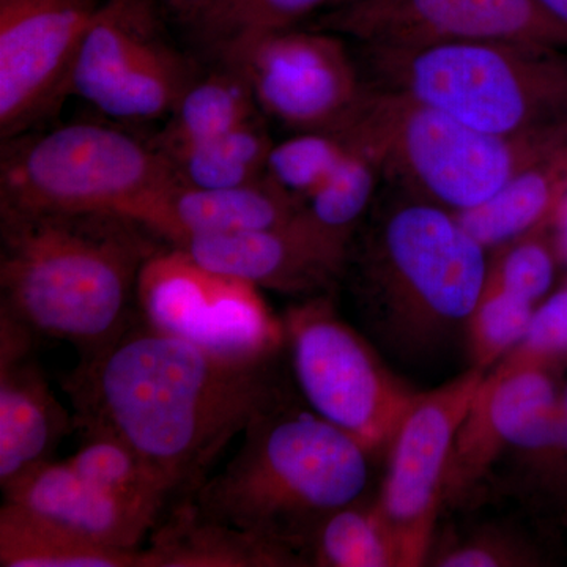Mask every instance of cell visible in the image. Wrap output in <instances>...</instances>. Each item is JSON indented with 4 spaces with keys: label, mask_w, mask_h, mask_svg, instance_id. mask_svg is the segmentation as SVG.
Instances as JSON below:
<instances>
[{
    "label": "cell",
    "mask_w": 567,
    "mask_h": 567,
    "mask_svg": "<svg viewBox=\"0 0 567 567\" xmlns=\"http://www.w3.org/2000/svg\"><path fill=\"white\" fill-rule=\"evenodd\" d=\"M137 312L153 328L216 352L254 354L284 349L281 319L259 289L207 270L166 245L142 267Z\"/></svg>",
    "instance_id": "obj_12"
},
{
    "label": "cell",
    "mask_w": 567,
    "mask_h": 567,
    "mask_svg": "<svg viewBox=\"0 0 567 567\" xmlns=\"http://www.w3.org/2000/svg\"><path fill=\"white\" fill-rule=\"evenodd\" d=\"M37 336L0 312V488L9 491L52 461L74 424L52 393L33 346Z\"/></svg>",
    "instance_id": "obj_17"
},
{
    "label": "cell",
    "mask_w": 567,
    "mask_h": 567,
    "mask_svg": "<svg viewBox=\"0 0 567 567\" xmlns=\"http://www.w3.org/2000/svg\"><path fill=\"white\" fill-rule=\"evenodd\" d=\"M398 193L350 246L347 265L372 324L383 338L412 349L470 323L491 267L486 246L456 213Z\"/></svg>",
    "instance_id": "obj_4"
},
{
    "label": "cell",
    "mask_w": 567,
    "mask_h": 567,
    "mask_svg": "<svg viewBox=\"0 0 567 567\" xmlns=\"http://www.w3.org/2000/svg\"><path fill=\"white\" fill-rule=\"evenodd\" d=\"M371 87L398 92L494 134L567 123V51L518 43L423 50L360 47Z\"/></svg>",
    "instance_id": "obj_6"
},
{
    "label": "cell",
    "mask_w": 567,
    "mask_h": 567,
    "mask_svg": "<svg viewBox=\"0 0 567 567\" xmlns=\"http://www.w3.org/2000/svg\"><path fill=\"white\" fill-rule=\"evenodd\" d=\"M303 203L262 177L233 188H199L177 177L125 216L174 246L193 237L268 229L292 221Z\"/></svg>",
    "instance_id": "obj_18"
},
{
    "label": "cell",
    "mask_w": 567,
    "mask_h": 567,
    "mask_svg": "<svg viewBox=\"0 0 567 567\" xmlns=\"http://www.w3.org/2000/svg\"><path fill=\"white\" fill-rule=\"evenodd\" d=\"M506 557L498 548L470 546L450 551L440 559L439 566L446 567H491L505 565Z\"/></svg>",
    "instance_id": "obj_33"
},
{
    "label": "cell",
    "mask_w": 567,
    "mask_h": 567,
    "mask_svg": "<svg viewBox=\"0 0 567 567\" xmlns=\"http://www.w3.org/2000/svg\"><path fill=\"white\" fill-rule=\"evenodd\" d=\"M282 350L216 352L153 328L137 312L114 341L81 357L62 386L82 435L132 446L174 503L203 486L254 417L284 401Z\"/></svg>",
    "instance_id": "obj_1"
},
{
    "label": "cell",
    "mask_w": 567,
    "mask_h": 567,
    "mask_svg": "<svg viewBox=\"0 0 567 567\" xmlns=\"http://www.w3.org/2000/svg\"><path fill=\"white\" fill-rule=\"evenodd\" d=\"M559 405L554 383L525 358L509 357L486 375L458 429L445 492L486 468L506 447L557 445Z\"/></svg>",
    "instance_id": "obj_15"
},
{
    "label": "cell",
    "mask_w": 567,
    "mask_h": 567,
    "mask_svg": "<svg viewBox=\"0 0 567 567\" xmlns=\"http://www.w3.org/2000/svg\"><path fill=\"white\" fill-rule=\"evenodd\" d=\"M148 535L144 567H276L301 558L205 516L189 496L175 499Z\"/></svg>",
    "instance_id": "obj_20"
},
{
    "label": "cell",
    "mask_w": 567,
    "mask_h": 567,
    "mask_svg": "<svg viewBox=\"0 0 567 567\" xmlns=\"http://www.w3.org/2000/svg\"><path fill=\"white\" fill-rule=\"evenodd\" d=\"M275 142L259 117L213 140L166 155L178 181L199 188H233L265 177Z\"/></svg>",
    "instance_id": "obj_25"
},
{
    "label": "cell",
    "mask_w": 567,
    "mask_h": 567,
    "mask_svg": "<svg viewBox=\"0 0 567 567\" xmlns=\"http://www.w3.org/2000/svg\"><path fill=\"white\" fill-rule=\"evenodd\" d=\"M221 59L248 82L259 111L295 133L333 128L365 91L344 37L320 29L267 33Z\"/></svg>",
    "instance_id": "obj_11"
},
{
    "label": "cell",
    "mask_w": 567,
    "mask_h": 567,
    "mask_svg": "<svg viewBox=\"0 0 567 567\" xmlns=\"http://www.w3.org/2000/svg\"><path fill=\"white\" fill-rule=\"evenodd\" d=\"M369 453L352 435L286 399L257 415L221 473L188 495L205 516L295 551L369 486Z\"/></svg>",
    "instance_id": "obj_3"
},
{
    "label": "cell",
    "mask_w": 567,
    "mask_h": 567,
    "mask_svg": "<svg viewBox=\"0 0 567 567\" xmlns=\"http://www.w3.org/2000/svg\"><path fill=\"white\" fill-rule=\"evenodd\" d=\"M518 354L558 353L567 350V289L533 312Z\"/></svg>",
    "instance_id": "obj_32"
},
{
    "label": "cell",
    "mask_w": 567,
    "mask_h": 567,
    "mask_svg": "<svg viewBox=\"0 0 567 567\" xmlns=\"http://www.w3.org/2000/svg\"><path fill=\"white\" fill-rule=\"evenodd\" d=\"M103 0H0V134L29 132L70 95L71 73Z\"/></svg>",
    "instance_id": "obj_14"
},
{
    "label": "cell",
    "mask_w": 567,
    "mask_h": 567,
    "mask_svg": "<svg viewBox=\"0 0 567 567\" xmlns=\"http://www.w3.org/2000/svg\"><path fill=\"white\" fill-rule=\"evenodd\" d=\"M281 322L295 382L311 412L371 454L390 445L415 391L338 316L330 295L290 306Z\"/></svg>",
    "instance_id": "obj_8"
},
{
    "label": "cell",
    "mask_w": 567,
    "mask_h": 567,
    "mask_svg": "<svg viewBox=\"0 0 567 567\" xmlns=\"http://www.w3.org/2000/svg\"><path fill=\"white\" fill-rule=\"evenodd\" d=\"M544 10L567 28V0H536Z\"/></svg>",
    "instance_id": "obj_35"
},
{
    "label": "cell",
    "mask_w": 567,
    "mask_h": 567,
    "mask_svg": "<svg viewBox=\"0 0 567 567\" xmlns=\"http://www.w3.org/2000/svg\"><path fill=\"white\" fill-rule=\"evenodd\" d=\"M347 0H226L194 28L219 54L245 41L297 28Z\"/></svg>",
    "instance_id": "obj_28"
},
{
    "label": "cell",
    "mask_w": 567,
    "mask_h": 567,
    "mask_svg": "<svg viewBox=\"0 0 567 567\" xmlns=\"http://www.w3.org/2000/svg\"><path fill=\"white\" fill-rule=\"evenodd\" d=\"M2 567H144V551L91 543L3 502L0 509Z\"/></svg>",
    "instance_id": "obj_22"
},
{
    "label": "cell",
    "mask_w": 567,
    "mask_h": 567,
    "mask_svg": "<svg viewBox=\"0 0 567 567\" xmlns=\"http://www.w3.org/2000/svg\"><path fill=\"white\" fill-rule=\"evenodd\" d=\"M312 28L382 50L518 43L567 51V28L536 0H347Z\"/></svg>",
    "instance_id": "obj_10"
},
{
    "label": "cell",
    "mask_w": 567,
    "mask_h": 567,
    "mask_svg": "<svg viewBox=\"0 0 567 567\" xmlns=\"http://www.w3.org/2000/svg\"><path fill=\"white\" fill-rule=\"evenodd\" d=\"M330 130L371 158L395 189L456 215L488 203L567 141V123L522 134L486 133L368 84L352 112Z\"/></svg>",
    "instance_id": "obj_5"
},
{
    "label": "cell",
    "mask_w": 567,
    "mask_h": 567,
    "mask_svg": "<svg viewBox=\"0 0 567 567\" xmlns=\"http://www.w3.org/2000/svg\"><path fill=\"white\" fill-rule=\"evenodd\" d=\"M532 317V303L487 282L483 300L468 323L476 368L486 369L522 344Z\"/></svg>",
    "instance_id": "obj_30"
},
{
    "label": "cell",
    "mask_w": 567,
    "mask_h": 567,
    "mask_svg": "<svg viewBox=\"0 0 567 567\" xmlns=\"http://www.w3.org/2000/svg\"><path fill=\"white\" fill-rule=\"evenodd\" d=\"M300 213V212H298ZM224 235L193 237L174 245L215 274L289 295L328 293L349 256L331 248L301 223Z\"/></svg>",
    "instance_id": "obj_16"
},
{
    "label": "cell",
    "mask_w": 567,
    "mask_h": 567,
    "mask_svg": "<svg viewBox=\"0 0 567 567\" xmlns=\"http://www.w3.org/2000/svg\"><path fill=\"white\" fill-rule=\"evenodd\" d=\"M505 246V252L491 268L488 284L533 305L554 282V257L546 245L528 234Z\"/></svg>",
    "instance_id": "obj_31"
},
{
    "label": "cell",
    "mask_w": 567,
    "mask_h": 567,
    "mask_svg": "<svg viewBox=\"0 0 567 567\" xmlns=\"http://www.w3.org/2000/svg\"><path fill=\"white\" fill-rule=\"evenodd\" d=\"M3 502L71 535L123 550L142 548V540L158 524V518L85 480L69 461H51L33 470L3 492Z\"/></svg>",
    "instance_id": "obj_19"
},
{
    "label": "cell",
    "mask_w": 567,
    "mask_h": 567,
    "mask_svg": "<svg viewBox=\"0 0 567 567\" xmlns=\"http://www.w3.org/2000/svg\"><path fill=\"white\" fill-rule=\"evenodd\" d=\"M557 445L567 447V388L559 404L558 442Z\"/></svg>",
    "instance_id": "obj_36"
},
{
    "label": "cell",
    "mask_w": 567,
    "mask_h": 567,
    "mask_svg": "<svg viewBox=\"0 0 567 567\" xmlns=\"http://www.w3.org/2000/svg\"><path fill=\"white\" fill-rule=\"evenodd\" d=\"M346 155L347 145L331 130L297 133L274 145L265 177L305 203L333 175Z\"/></svg>",
    "instance_id": "obj_29"
},
{
    "label": "cell",
    "mask_w": 567,
    "mask_h": 567,
    "mask_svg": "<svg viewBox=\"0 0 567 567\" xmlns=\"http://www.w3.org/2000/svg\"><path fill=\"white\" fill-rule=\"evenodd\" d=\"M164 246L121 213L0 208V312L96 352L136 319L142 267Z\"/></svg>",
    "instance_id": "obj_2"
},
{
    "label": "cell",
    "mask_w": 567,
    "mask_h": 567,
    "mask_svg": "<svg viewBox=\"0 0 567 567\" xmlns=\"http://www.w3.org/2000/svg\"><path fill=\"white\" fill-rule=\"evenodd\" d=\"M486 375L475 365L446 385L417 394L391 440L386 480L375 507L402 566L420 565L425 557L458 429Z\"/></svg>",
    "instance_id": "obj_13"
},
{
    "label": "cell",
    "mask_w": 567,
    "mask_h": 567,
    "mask_svg": "<svg viewBox=\"0 0 567 567\" xmlns=\"http://www.w3.org/2000/svg\"><path fill=\"white\" fill-rule=\"evenodd\" d=\"M158 2L194 25L223 6L226 0H158Z\"/></svg>",
    "instance_id": "obj_34"
},
{
    "label": "cell",
    "mask_w": 567,
    "mask_h": 567,
    "mask_svg": "<svg viewBox=\"0 0 567 567\" xmlns=\"http://www.w3.org/2000/svg\"><path fill=\"white\" fill-rule=\"evenodd\" d=\"M382 181V173L371 158L347 147L338 169L305 200L298 216L320 240L349 256L354 234L374 205Z\"/></svg>",
    "instance_id": "obj_24"
},
{
    "label": "cell",
    "mask_w": 567,
    "mask_h": 567,
    "mask_svg": "<svg viewBox=\"0 0 567 567\" xmlns=\"http://www.w3.org/2000/svg\"><path fill=\"white\" fill-rule=\"evenodd\" d=\"M196 81L167 40L158 0H103L71 73L70 95L118 121L171 115Z\"/></svg>",
    "instance_id": "obj_9"
},
{
    "label": "cell",
    "mask_w": 567,
    "mask_h": 567,
    "mask_svg": "<svg viewBox=\"0 0 567 567\" xmlns=\"http://www.w3.org/2000/svg\"><path fill=\"white\" fill-rule=\"evenodd\" d=\"M248 82L238 71L226 69L196 80L171 112L162 134L153 142L164 155L213 140L257 117Z\"/></svg>",
    "instance_id": "obj_23"
},
{
    "label": "cell",
    "mask_w": 567,
    "mask_h": 567,
    "mask_svg": "<svg viewBox=\"0 0 567 567\" xmlns=\"http://www.w3.org/2000/svg\"><path fill=\"white\" fill-rule=\"evenodd\" d=\"M567 197V141L518 174L505 189L458 219L487 249L524 237L546 221Z\"/></svg>",
    "instance_id": "obj_21"
},
{
    "label": "cell",
    "mask_w": 567,
    "mask_h": 567,
    "mask_svg": "<svg viewBox=\"0 0 567 567\" xmlns=\"http://www.w3.org/2000/svg\"><path fill=\"white\" fill-rule=\"evenodd\" d=\"M175 177L155 145L99 123H73L3 141L0 208L125 215Z\"/></svg>",
    "instance_id": "obj_7"
},
{
    "label": "cell",
    "mask_w": 567,
    "mask_h": 567,
    "mask_svg": "<svg viewBox=\"0 0 567 567\" xmlns=\"http://www.w3.org/2000/svg\"><path fill=\"white\" fill-rule=\"evenodd\" d=\"M66 461L95 486L158 520L173 503L162 477L132 446L115 436L85 435L84 445Z\"/></svg>",
    "instance_id": "obj_26"
},
{
    "label": "cell",
    "mask_w": 567,
    "mask_h": 567,
    "mask_svg": "<svg viewBox=\"0 0 567 567\" xmlns=\"http://www.w3.org/2000/svg\"><path fill=\"white\" fill-rule=\"evenodd\" d=\"M557 215L559 216V223H561L563 241H565V248L567 252V197L561 207L558 208Z\"/></svg>",
    "instance_id": "obj_37"
},
{
    "label": "cell",
    "mask_w": 567,
    "mask_h": 567,
    "mask_svg": "<svg viewBox=\"0 0 567 567\" xmlns=\"http://www.w3.org/2000/svg\"><path fill=\"white\" fill-rule=\"evenodd\" d=\"M311 561L330 567L402 566L393 536L375 506L342 507L324 518L309 543Z\"/></svg>",
    "instance_id": "obj_27"
}]
</instances>
